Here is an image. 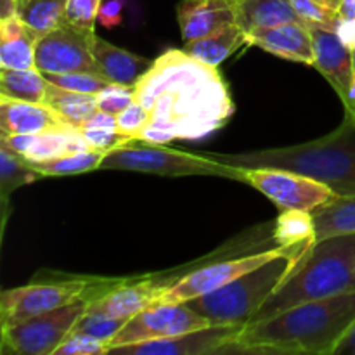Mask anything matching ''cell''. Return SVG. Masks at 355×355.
I'll return each instance as SVG.
<instances>
[{"mask_svg":"<svg viewBox=\"0 0 355 355\" xmlns=\"http://www.w3.org/2000/svg\"><path fill=\"white\" fill-rule=\"evenodd\" d=\"M40 173L24 158L12 151L7 144L0 142V196L3 205V224L7 218V203L9 196L19 187L40 179Z\"/></svg>","mask_w":355,"mask_h":355,"instance_id":"obj_27","label":"cell"},{"mask_svg":"<svg viewBox=\"0 0 355 355\" xmlns=\"http://www.w3.org/2000/svg\"><path fill=\"white\" fill-rule=\"evenodd\" d=\"M135 101L151 118L141 141L170 144L200 141L224 127L234 114L231 92L215 66L168 49L135 83Z\"/></svg>","mask_w":355,"mask_h":355,"instance_id":"obj_1","label":"cell"},{"mask_svg":"<svg viewBox=\"0 0 355 355\" xmlns=\"http://www.w3.org/2000/svg\"><path fill=\"white\" fill-rule=\"evenodd\" d=\"M159 276L127 277L120 286L107 291L97 300L90 302V307L103 311L113 318L130 319L144 309L151 307L158 302L163 291L168 290L180 276L158 279Z\"/></svg>","mask_w":355,"mask_h":355,"instance_id":"obj_14","label":"cell"},{"mask_svg":"<svg viewBox=\"0 0 355 355\" xmlns=\"http://www.w3.org/2000/svg\"><path fill=\"white\" fill-rule=\"evenodd\" d=\"M338 17L355 19V0H342L338 6Z\"/></svg>","mask_w":355,"mask_h":355,"instance_id":"obj_43","label":"cell"},{"mask_svg":"<svg viewBox=\"0 0 355 355\" xmlns=\"http://www.w3.org/2000/svg\"><path fill=\"white\" fill-rule=\"evenodd\" d=\"M125 279L127 277L73 276L6 290L0 295V322L2 328H10L33 315L55 311L73 302H94L120 286Z\"/></svg>","mask_w":355,"mask_h":355,"instance_id":"obj_7","label":"cell"},{"mask_svg":"<svg viewBox=\"0 0 355 355\" xmlns=\"http://www.w3.org/2000/svg\"><path fill=\"white\" fill-rule=\"evenodd\" d=\"M82 128H104V130H118L116 114L106 113L103 110H97L89 120L83 123Z\"/></svg>","mask_w":355,"mask_h":355,"instance_id":"obj_40","label":"cell"},{"mask_svg":"<svg viewBox=\"0 0 355 355\" xmlns=\"http://www.w3.org/2000/svg\"><path fill=\"white\" fill-rule=\"evenodd\" d=\"M0 142L9 146L16 155L28 163L49 162L73 153L92 149L83 137L82 130L76 127H59L51 130L28 135H2Z\"/></svg>","mask_w":355,"mask_h":355,"instance_id":"obj_15","label":"cell"},{"mask_svg":"<svg viewBox=\"0 0 355 355\" xmlns=\"http://www.w3.org/2000/svg\"><path fill=\"white\" fill-rule=\"evenodd\" d=\"M245 324H211L207 328L194 329L170 338L149 340L120 347L111 354L128 355H208L225 354L238 350L239 336L243 335Z\"/></svg>","mask_w":355,"mask_h":355,"instance_id":"obj_13","label":"cell"},{"mask_svg":"<svg viewBox=\"0 0 355 355\" xmlns=\"http://www.w3.org/2000/svg\"><path fill=\"white\" fill-rule=\"evenodd\" d=\"M49 83L61 87V89L73 90V92H82V94H92L97 96L107 82L104 76L97 75V73L89 71H75V73H59V75H52V73H44Z\"/></svg>","mask_w":355,"mask_h":355,"instance_id":"obj_32","label":"cell"},{"mask_svg":"<svg viewBox=\"0 0 355 355\" xmlns=\"http://www.w3.org/2000/svg\"><path fill=\"white\" fill-rule=\"evenodd\" d=\"M64 9L66 0H16V14L40 37L64 21Z\"/></svg>","mask_w":355,"mask_h":355,"instance_id":"obj_28","label":"cell"},{"mask_svg":"<svg viewBox=\"0 0 355 355\" xmlns=\"http://www.w3.org/2000/svg\"><path fill=\"white\" fill-rule=\"evenodd\" d=\"M135 101V85H123V83H107L97 94V107L106 113L118 114L130 106Z\"/></svg>","mask_w":355,"mask_h":355,"instance_id":"obj_35","label":"cell"},{"mask_svg":"<svg viewBox=\"0 0 355 355\" xmlns=\"http://www.w3.org/2000/svg\"><path fill=\"white\" fill-rule=\"evenodd\" d=\"M104 159V153L96 149L73 153V155L61 156V158L49 159V162L30 163L42 177H64V175H80V173L99 170Z\"/></svg>","mask_w":355,"mask_h":355,"instance_id":"obj_30","label":"cell"},{"mask_svg":"<svg viewBox=\"0 0 355 355\" xmlns=\"http://www.w3.org/2000/svg\"><path fill=\"white\" fill-rule=\"evenodd\" d=\"M177 17L184 42L196 40L236 23V0H182Z\"/></svg>","mask_w":355,"mask_h":355,"instance_id":"obj_19","label":"cell"},{"mask_svg":"<svg viewBox=\"0 0 355 355\" xmlns=\"http://www.w3.org/2000/svg\"><path fill=\"white\" fill-rule=\"evenodd\" d=\"M44 103L76 128H82L83 123L99 110L97 107V96L73 92V90L61 89L54 83L47 85Z\"/></svg>","mask_w":355,"mask_h":355,"instance_id":"obj_25","label":"cell"},{"mask_svg":"<svg viewBox=\"0 0 355 355\" xmlns=\"http://www.w3.org/2000/svg\"><path fill=\"white\" fill-rule=\"evenodd\" d=\"M315 241L331 236L355 234V196H336L312 211Z\"/></svg>","mask_w":355,"mask_h":355,"instance_id":"obj_24","label":"cell"},{"mask_svg":"<svg viewBox=\"0 0 355 355\" xmlns=\"http://www.w3.org/2000/svg\"><path fill=\"white\" fill-rule=\"evenodd\" d=\"M236 23L245 33L284 23H302L291 0H236Z\"/></svg>","mask_w":355,"mask_h":355,"instance_id":"obj_22","label":"cell"},{"mask_svg":"<svg viewBox=\"0 0 355 355\" xmlns=\"http://www.w3.org/2000/svg\"><path fill=\"white\" fill-rule=\"evenodd\" d=\"M355 290V234L319 239L309 246L293 272L260 307L250 324L281 314L295 305Z\"/></svg>","mask_w":355,"mask_h":355,"instance_id":"obj_4","label":"cell"},{"mask_svg":"<svg viewBox=\"0 0 355 355\" xmlns=\"http://www.w3.org/2000/svg\"><path fill=\"white\" fill-rule=\"evenodd\" d=\"M345 114L352 116L355 120V51H354V82H352V90H350V101L345 106Z\"/></svg>","mask_w":355,"mask_h":355,"instance_id":"obj_45","label":"cell"},{"mask_svg":"<svg viewBox=\"0 0 355 355\" xmlns=\"http://www.w3.org/2000/svg\"><path fill=\"white\" fill-rule=\"evenodd\" d=\"M245 184L259 189L281 211H314L335 200L336 193L326 184L283 168H243Z\"/></svg>","mask_w":355,"mask_h":355,"instance_id":"obj_10","label":"cell"},{"mask_svg":"<svg viewBox=\"0 0 355 355\" xmlns=\"http://www.w3.org/2000/svg\"><path fill=\"white\" fill-rule=\"evenodd\" d=\"M101 7H103V0H66L64 23L96 31Z\"/></svg>","mask_w":355,"mask_h":355,"instance_id":"obj_34","label":"cell"},{"mask_svg":"<svg viewBox=\"0 0 355 355\" xmlns=\"http://www.w3.org/2000/svg\"><path fill=\"white\" fill-rule=\"evenodd\" d=\"M47 85V78L38 68H0V96L30 103H44Z\"/></svg>","mask_w":355,"mask_h":355,"instance_id":"obj_26","label":"cell"},{"mask_svg":"<svg viewBox=\"0 0 355 355\" xmlns=\"http://www.w3.org/2000/svg\"><path fill=\"white\" fill-rule=\"evenodd\" d=\"M319 2L324 3V6H328L329 9L338 10V6H340V2H342V0H319Z\"/></svg>","mask_w":355,"mask_h":355,"instance_id":"obj_46","label":"cell"},{"mask_svg":"<svg viewBox=\"0 0 355 355\" xmlns=\"http://www.w3.org/2000/svg\"><path fill=\"white\" fill-rule=\"evenodd\" d=\"M312 243L288 248L283 255L269 260L238 279L186 302L210 324H248L253 315L286 281Z\"/></svg>","mask_w":355,"mask_h":355,"instance_id":"obj_5","label":"cell"},{"mask_svg":"<svg viewBox=\"0 0 355 355\" xmlns=\"http://www.w3.org/2000/svg\"><path fill=\"white\" fill-rule=\"evenodd\" d=\"M335 33L350 51H355V19H342L340 17Z\"/></svg>","mask_w":355,"mask_h":355,"instance_id":"obj_41","label":"cell"},{"mask_svg":"<svg viewBox=\"0 0 355 355\" xmlns=\"http://www.w3.org/2000/svg\"><path fill=\"white\" fill-rule=\"evenodd\" d=\"M121 14H123V0H110V2H106L101 7L97 21H101L103 26L114 28L121 23V19H123Z\"/></svg>","mask_w":355,"mask_h":355,"instance_id":"obj_39","label":"cell"},{"mask_svg":"<svg viewBox=\"0 0 355 355\" xmlns=\"http://www.w3.org/2000/svg\"><path fill=\"white\" fill-rule=\"evenodd\" d=\"M288 248L291 246L276 245L269 250H262V252L248 253V255L236 257V259L218 260V262L198 267V269L180 276L168 290L163 291L156 304H186L194 298L203 297V295L238 279L243 274L252 272L269 260L283 255Z\"/></svg>","mask_w":355,"mask_h":355,"instance_id":"obj_9","label":"cell"},{"mask_svg":"<svg viewBox=\"0 0 355 355\" xmlns=\"http://www.w3.org/2000/svg\"><path fill=\"white\" fill-rule=\"evenodd\" d=\"M201 155L238 168H283L326 184L336 196H355V120L345 114L331 134L290 148Z\"/></svg>","mask_w":355,"mask_h":355,"instance_id":"obj_3","label":"cell"},{"mask_svg":"<svg viewBox=\"0 0 355 355\" xmlns=\"http://www.w3.org/2000/svg\"><path fill=\"white\" fill-rule=\"evenodd\" d=\"M245 45H248V37H246L245 30L238 23H232L224 28H218L207 37L186 42L184 51L193 58L217 68L229 55H232Z\"/></svg>","mask_w":355,"mask_h":355,"instance_id":"obj_23","label":"cell"},{"mask_svg":"<svg viewBox=\"0 0 355 355\" xmlns=\"http://www.w3.org/2000/svg\"><path fill=\"white\" fill-rule=\"evenodd\" d=\"M99 170H125L163 177L208 175L245 182V172L238 166L218 163L201 153L179 151L166 148V144H153L141 139H132L104 155Z\"/></svg>","mask_w":355,"mask_h":355,"instance_id":"obj_6","label":"cell"},{"mask_svg":"<svg viewBox=\"0 0 355 355\" xmlns=\"http://www.w3.org/2000/svg\"><path fill=\"white\" fill-rule=\"evenodd\" d=\"M295 12L309 28H324L335 31L338 24V10L329 9L319 0H291Z\"/></svg>","mask_w":355,"mask_h":355,"instance_id":"obj_33","label":"cell"},{"mask_svg":"<svg viewBox=\"0 0 355 355\" xmlns=\"http://www.w3.org/2000/svg\"><path fill=\"white\" fill-rule=\"evenodd\" d=\"M127 321L128 319L113 318V315L106 314L103 311H97V309L89 305V309L83 312L82 318L76 321L73 331L85 333V335L94 336V338L101 340V342H104L110 347L111 340L121 331V328H123Z\"/></svg>","mask_w":355,"mask_h":355,"instance_id":"obj_31","label":"cell"},{"mask_svg":"<svg viewBox=\"0 0 355 355\" xmlns=\"http://www.w3.org/2000/svg\"><path fill=\"white\" fill-rule=\"evenodd\" d=\"M38 38L40 35L17 14L0 19V68H37L35 49Z\"/></svg>","mask_w":355,"mask_h":355,"instance_id":"obj_21","label":"cell"},{"mask_svg":"<svg viewBox=\"0 0 355 355\" xmlns=\"http://www.w3.org/2000/svg\"><path fill=\"white\" fill-rule=\"evenodd\" d=\"M94 35L96 31L83 30L62 21L59 26L38 38L35 49V66L42 73L52 75L75 71L101 75L92 55Z\"/></svg>","mask_w":355,"mask_h":355,"instance_id":"obj_12","label":"cell"},{"mask_svg":"<svg viewBox=\"0 0 355 355\" xmlns=\"http://www.w3.org/2000/svg\"><path fill=\"white\" fill-rule=\"evenodd\" d=\"M309 30L314 42V68L328 80L345 107L354 82V51L340 40L335 31L324 28Z\"/></svg>","mask_w":355,"mask_h":355,"instance_id":"obj_16","label":"cell"},{"mask_svg":"<svg viewBox=\"0 0 355 355\" xmlns=\"http://www.w3.org/2000/svg\"><path fill=\"white\" fill-rule=\"evenodd\" d=\"M274 241L277 246H297L315 241L314 217L311 211L284 210L274 225Z\"/></svg>","mask_w":355,"mask_h":355,"instance_id":"obj_29","label":"cell"},{"mask_svg":"<svg viewBox=\"0 0 355 355\" xmlns=\"http://www.w3.org/2000/svg\"><path fill=\"white\" fill-rule=\"evenodd\" d=\"M335 354H347V355H355V324L349 331V335L342 340V343L338 345Z\"/></svg>","mask_w":355,"mask_h":355,"instance_id":"obj_42","label":"cell"},{"mask_svg":"<svg viewBox=\"0 0 355 355\" xmlns=\"http://www.w3.org/2000/svg\"><path fill=\"white\" fill-rule=\"evenodd\" d=\"M80 130H82L83 137L89 142L90 148L99 153H104V155L120 148L125 142L132 141V139L121 135L118 130H104V128H80Z\"/></svg>","mask_w":355,"mask_h":355,"instance_id":"obj_38","label":"cell"},{"mask_svg":"<svg viewBox=\"0 0 355 355\" xmlns=\"http://www.w3.org/2000/svg\"><path fill=\"white\" fill-rule=\"evenodd\" d=\"M59 127H69V123L45 103H30V101H17L0 96V134L2 135L38 134Z\"/></svg>","mask_w":355,"mask_h":355,"instance_id":"obj_18","label":"cell"},{"mask_svg":"<svg viewBox=\"0 0 355 355\" xmlns=\"http://www.w3.org/2000/svg\"><path fill=\"white\" fill-rule=\"evenodd\" d=\"M16 14V0H0V19Z\"/></svg>","mask_w":355,"mask_h":355,"instance_id":"obj_44","label":"cell"},{"mask_svg":"<svg viewBox=\"0 0 355 355\" xmlns=\"http://www.w3.org/2000/svg\"><path fill=\"white\" fill-rule=\"evenodd\" d=\"M248 45L259 47L281 59L314 66V42L304 23H284L246 35Z\"/></svg>","mask_w":355,"mask_h":355,"instance_id":"obj_17","label":"cell"},{"mask_svg":"<svg viewBox=\"0 0 355 355\" xmlns=\"http://www.w3.org/2000/svg\"><path fill=\"white\" fill-rule=\"evenodd\" d=\"M107 354V345L94 336L80 331H71L58 347L54 355H103Z\"/></svg>","mask_w":355,"mask_h":355,"instance_id":"obj_37","label":"cell"},{"mask_svg":"<svg viewBox=\"0 0 355 355\" xmlns=\"http://www.w3.org/2000/svg\"><path fill=\"white\" fill-rule=\"evenodd\" d=\"M92 55L99 73L107 82L123 85H135L153 64L151 59L116 47L97 33L92 37Z\"/></svg>","mask_w":355,"mask_h":355,"instance_id":"obj_20","label":"cell"},{"mask_svg":"<svg viewBox=\"0 0 355 355\" xmlns=\"http://www.w3.org/2000/svg\"><path fill=\"white\" fill-rule=\"evenodd\" d=\"M207 326H211L210 321L193 311L187 304H155L132 315L125 322L121 331L111 340L107 354L120 347L149 342V340L170 338Z\"/></svg>","mask_w":355,"mask_h":355,"instance_id":"obj_11","label":"cell"},{"mask_svg":"<svg viewBox=\"0 0 355 355\" xmlns=\"http://www.w3.org/2000/svg\"><path fill=\"white\" fill-rule=\"evenodd\" d=\"M92 300H78L2 328V347L19 355H54Z\"/></svg>","mask_w":355,"mask_h":355,"instance_id":"obj_8","label":"cell"},{"mask_svg":"<svg viewBox=\"0 0 355 355\" xmlns=\"http://www.w3.org/2000/svg\"><path fill=\"white\" fill-rule=\"evenodd\" d=\"M149 118H151L149 111L141 103L134 101L130 106L116 114L118 132L128 139H141L142 130L149 123Z\"/></svg>","mask_w":355,"mask_h":355,"instance_id":"obj_36","label":"cell"},{"mask_svg":"<svg viewBox=\"0 0 355 355\" xmlns=\"http://www.w3.org/2000/svg\"><path fill=\"white\" fill-rule=\"evenodd\" d=\"M355 324V290L295 305L246 326L236 352L335 354Z\"/></svg>","mask_w":355,"mask_h":355,"instance_id":"obj_2","label":"cell"}]
</instances>
